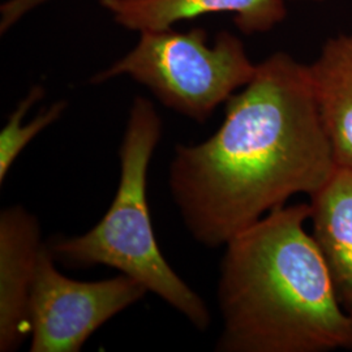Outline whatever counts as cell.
I'll list each match as a JSON object with an SVG mask.
<instances>
[{
	"mask_svg": "<svg viewBox=\"0 0 352 352\" xmlns=\"http://www.w3.org/2000/svg\"><path fill=\"white\" fill-rule=\"evenodd\" d=\"M337 168L309 65L278 51L226 102L214 135L176 146L168 186L192 238L219 248Z\"/></svg>",
	"mask_w": 352,
	"mask_h": 352,
	"instance_id": "cell-1",
	"label": "cell"
},
{
	"mask_svg": "<svg viewBox=\"0 0 352 352\" xmlns=\"http://www.w3.org/2000/svg\"><path fill=\"white\" fill-rule=\"evenodd\" d=\"M309 217V204L285 205L225 245L217 351H352V316L305 228Z\"/></svg>",
	"mask_w": 352,
	"mask_h": 352,
	"instance_id": "cell-2",
	"label": "cell"
},
{
	"mask_svg": "<svg viewBox=\"0 0 352 352\" xmlns=\"http://www.w3.org/2000/svg\"><path fill=\"white\" fill-rule=\"evenodd\" d=\"M162 129L154 104L145 97H136L119 148L120 179L109 210L88 232L55 238L46 244L54 260L64 266L84 269L103 265L136 279L204 331L210 325L209 308L166 261L151 223L148 171Z\"/></svg>",
	"mask_w": 352,
	"mask_h": 352,
	"instance_id": "cell-3",
	"label": "cell"
},
{
	"mask_svg": "<svg viewBox=\"0 0 352 352\" xmlns=\"http://www.w3.org/2000/svg\"><path fill=\"white\" fill-rule=\"evenodd\" d=\"M256 68L241 39L228 32L217 34L210 45L202 28L188 32L171 28L141 32L136 46L93 76L90 84L128 76L166 107L204 123L251 81Z\"/></svg>",
	"mask_w": 352,
	"mask_h": 352,
	"instance_id": "cell-4",
	"label": "cell"
},
{
	"mask_svg": "<svg viewBox=\"0 0 352 352\" xmlns=\"http://www.w3.org/2000/svg\"><path fill=\"white\" fill-rule=\"evenodd\" d=\"M45 243L30 294V351L78 352L96 330L149 291L126 274L82 282L63 276Z\"/></svg>",
	"mask_w": 352,
	"mask_h": 352,
	"instance_id": "cell-5",
	"label": "cell"
},
{
	"mask_svg": "<svg viewBox=\"0 0 352 352\" xmlns=\"http://www.w3.org/2000/svg\"><path fill=\"white\" fill-rule=\"evenodd\" d=\"M41 240L37 217L20 205L0 213V351L20 349L30 336L29 304Z\"/></svg>",
	"mask_w": 352,
	"mask_h": 352,
	"instance_id": "cell-6",
	"label": "cell"
},
{
	"mask_svg": "<svg viewBox=\"0 0 352 352\" xmlns=\"http://www.w3.org/2000/svg\"><path fill=\"white\" fill-rule=\"evenodd\" d=\"M287 0H100L118 25L133 32L171 29L208 13H230L245 34L267 33L287 16Z\"/></svg>",
	"mask_w": 352,
	"mask_h": 352,
	"instance_id": "cell-7",
	"label": "cell"
},
{
	"mask_svg": "<svg viewBox=\"0 0 352 352\" xmlns=\"http://www.w3.org/2000/svg\"><path fill=\"white\" fill-rule=\"evenodd\" d=\"M312 235L322 253L338 299L352 316V168L338 167L311 196Z\"/></svg>",
	"mask_w": 352,
	"mask_h": 352,
	"instance_id": "cell-8",
	"label": "cell"
},
{
	"mask_svg": "<svg viewBox=\"0 0 352 352\" xmlns=\"http://www.w3.org/2000/svg\"><path fill=\"white\" fill-rule=\"evenodd\" d=\"M308 65L336 162L352 168V33L329 38Z\"/></svg>",
	"mask_w": 352,
	"mask_h": 352,
	"instance_id": "cell-9",
	"label": "cell"
},
{
	"mask_svg": "<svg viewBox=\"0 0 352 352\" xmlns=\"http://www.w3.org/2000/svg\"><path fill=\"white\" fill-rule=\"evenodd\" d=\"M43 96L45 89L41 85H34L30 89L25 97L17 103L0 132V184L4 183L13 162L29 145V142L36 139L47 126L59 120L67 109L65 102H55L49 109H45L38 113L33 120L24 124L23 122L26 115L37 102L43 98Z\"/></svg>",
	"mask_w": 352,
	"mask_h": 352,
	"instance_id": "cell-10",
	"label": "cell"
},
{
	"mask_svg": "<svg viewBox=\"0 0 352 352\" xmlns=\"http://www.w3.org/2000/svg\"><path fill=\"white\" fill-rule=\"evenodd\" d=\"M51 0H7L0 7V33L6 34L19 24L26 14L33 12Z\"/></svg>",
	"mask_w": 352,
	"mask_h": 352,
	"instance_id": "cell-11",
	"label": "cell"
},
{
	"mask_svg": "<svg viewBox=\"0 0 352 352\" xmlns=\"http://www.w3.org/2000/svg\"><path fill=\"white\" fill-rule=\"evenodd\" d=\"M287 1H314V3H320V1H325V0H287Z\"/></svg>",
	"mask_w": 352,
	"mask_h": 352,
	"instance_id": "cell-12",
	"label": "cell"
}]
</instances>
